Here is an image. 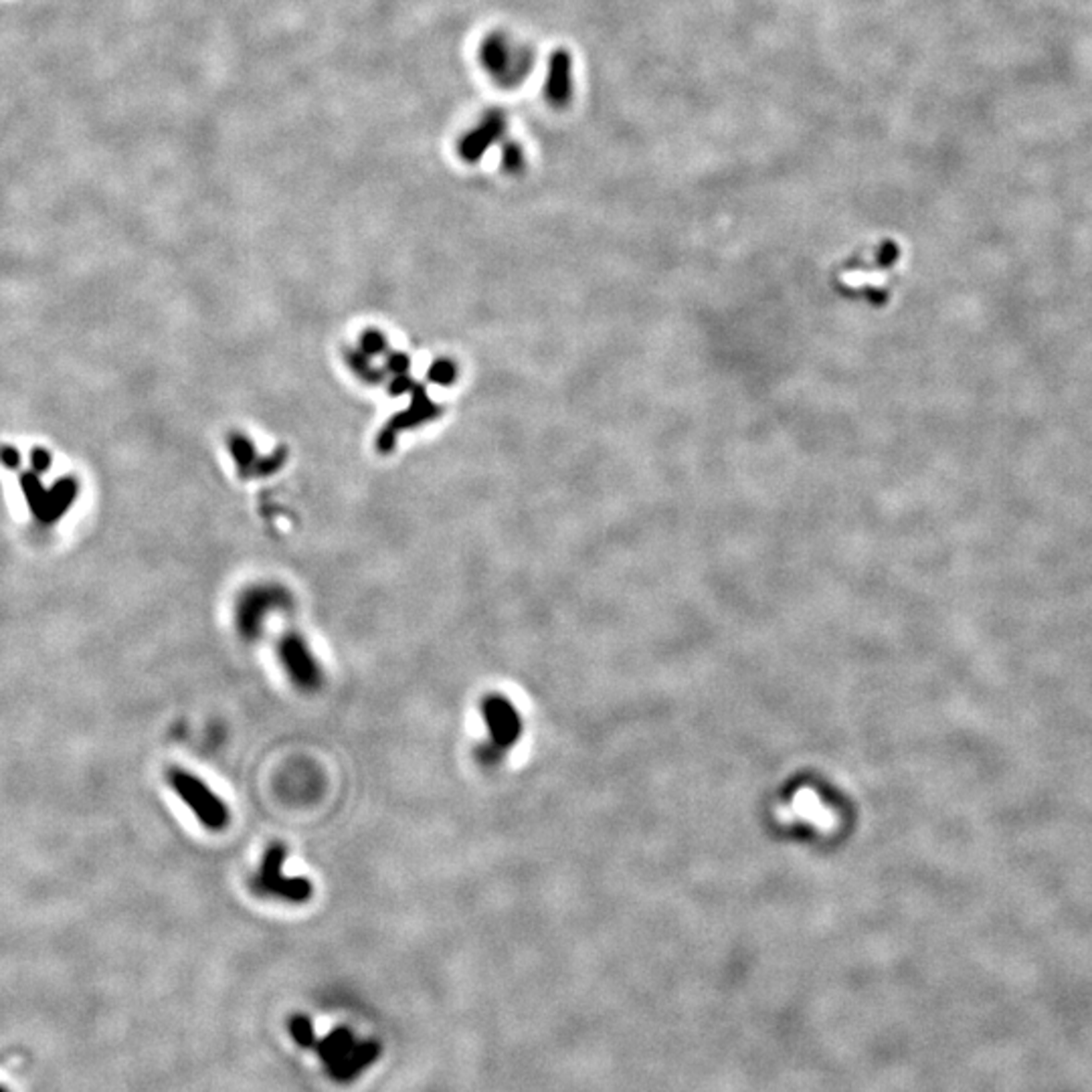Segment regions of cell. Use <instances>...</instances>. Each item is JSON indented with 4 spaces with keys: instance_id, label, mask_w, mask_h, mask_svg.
<instances>
[{
    "instance_id": "9c48e42d",
    "label": "cell",
    "mask_w": 1092,
    "mask_h": 1092,
    "mask_svg": "<svg viewBox=\"0 0 1092 1092\" xmlns=\"http://www.w3.org/2000/svg\"><path fill=\"white\" fill-rule=\"evenodd\" d=\"M31 464H32V469H35L37 474L47 472L49 465H51V453H47L45 450L31 452Z\"/></svg>"
},
{
    "instance_id": "6da1fadb",
    "label": "cell",
    "mask_w": 1092,
    "mask_h": 1092,
    "mask_svg": "<svg viewBox=\"0 0 1092 1092\" xmlns=\"http://www.w3.org/2000/svg\"><path fill=\"white\" fill-rule=\"evenodd\" d=\"M479 713L488 730V740L478 749V759L486 767L498 764L516 747L524 735V720L520 710L504 694L491 692L482 698Z\"/></svg>"
},
{
    "instance_id": "8fae6325",
    "label": "cell",
    "mask_w": 1092,
    "mask_h": 1092,
    "mask_svg": "<svg viewBox=\"0 0 1092 1092\" xmlns=\"http://www.w3.org/2000/svg\"><path fill=\"white\" fill-rule=\"evenodd\" d=\"M0 457H3V462L8 467H19V464H20L19 452H15L13 447H0Z\"/></svg>"
},
{
    "instance_id": "277c9868",
    "label": "cell",
    "mask_w": 1092,
    "mask_h": 1092,
    "mask_svg": "<svg viewBox=\"0 0 1092 1092\" xmlns=\"http://www.w3.org/2000/svg\"><path fill=\"white\" fill-rule=\"evenodd\" d=\"M278 653L290 682L304 692L318 690L324 682V672L314 651L298 633H286L279 639Z\"/></svg>"
},
{
    "instance_id": "52a82bcc",
    "label": "cell",
    "mask_w": 1092,
    "mask_h": 1092,
    "mask_svg": "<svg viewBox=\"0 0 1092 1092\" xmlns=\"http://www.w3.org/2000/svg\"><path fill=\"white\" fill-rule=\"evenodd\" d=\"M506 118L502 112H490L472 134H467L462 142L460 152L467 162H476L484 152L494 144V142L504 134Z\"/></svg>"
},
{
    "instance_id": "8992f818",
    "label": "cell",
    "mask_w": 1092,
    "mask_h": 1092,
    "mask_svg": "<svg viewBox=\"0 0 1092 1092\" xmlns=\"http://www.w3.org/2000/svg\"><path fill=\"white\" fill-rule=\"evenodd\" d=\"M267 607H278V599L273 601V595L269 593L251 591L242 597L235 615L239 636L245 639H255L261 633V626H264Z\"/></svg>"
},
{
    "instance_id": "30bf717a",
    "label": "cell",
    "mask_w": 1092,
    "mask_h": 1092,
    "mask_svg": "<svg viewBox=\"0 0 1092 1092\" xmlns=\"http://www.w3.org/2000/svg\"><path fill=\"white\" fill-rule=\"evenodd\" d=\"M504 162H506V168L518 170L522 167V150H520V146L508 144L504 148Z\"/></svg>"
},
{
    "instance_id": "3957f363",
    "label": "cell",
    "mask_w": 1092,
    "mask_h": 1092,
    "mask_svg": "<svg viewBox=\"0 0 1092 1092\" xmlns=\"http://www.w3.org/2000/svg\"><path fill=\"white\" fill-rule=\"evenodd\" d=\"M286 858V846L281 842L271 844L261 856L255 874L251 876V890L264 899H278L292 904L308 902L314 894V884L304 876H286L283 874Z\"/></svg>"
},
{
    "instance_id": "7a4b0ae2",
    "label": "cell",
    "mask_w": 1092,
    "mask_h": 1092,
    "mask_svg": "<svg viewBox=\"0 0 1092 1092\" xmlns=\"http://www.w3.org/2000/svg\"><path fill=\"white\" fill-rule=\"evenodd\" d=\"M167 783L205 829H209V832H223V829H227L229 822H231V812H229L221 797L201 777H196L194 773L182 767H170L167 771Z\"/></svg>"
},
{
    "instance_id": "ba28073f",
    "label": "cell",
    "mask_w": 1092,
    "mask_h": 1092,
    "mask_svg": "<svg viewBox=\"0 0 1092 1092\" xmlns=\"http://www.w3.org/2000/svg\"><path fill=\"white\" fill-rule=\"evenodd\" d=\"M510 47L508 43L494 35L490 37L488 41H484L482 45V61H484V68H488L491 73L496 75V78H502V75H506V71L512 68L510 65Z\"/></svg>"
},
{
    "instance_id": "7c38bea8",
    "label": "cell",
    "mask_w": 1092,
    "mask_h": 1092,
    "mask_svg": "<svg viewBox=\"0 0 1092 1092\" xmlns=\"http://www.w3.org/2000/svg\"><path fill=\"white\" fill-rule=\"evenodd\" d=\"M0 1092H6V1088H5V1086H0Z\"/></svg>"
},
{
    "instance_id": "5b68a950",
    "label": "cell",
    "mask_w": 1092,
    "mask_h": 1092,
    "mask_svg": "<svg viewBox=\"0 0 1092 1092\" xmlns=\"http://www.w3.org/2000/svg\"><path fill=\"white\" fill-rule=\"evenodd\" d=\"M546 100L554 107H565L573 95V57L566 49H556L549 61V80L544 87Z\"/></svg>"
}]
</instances>
